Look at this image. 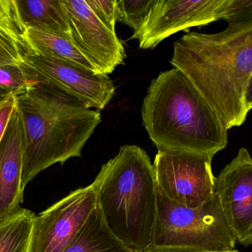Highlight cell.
I'll return each mask as SVG.
<instances>
[{"label":"cell","instance_id":"cell-1","mask_svg":"<svg viewBox=\"0 0 252 252\" xmlns=\"http://www.w3.org/2000/svg\"><path fill=\"white\" fill-rule=\"evenodd\" d=\"M170 63L207 101L227 129L252 108V19L218 33L191 32L174 44Z\"/></svg>","mask_w":252,"mask_h":252},{"label":"cell","instance_id":"cell-2","mask_svg":"<svg viewBox=\"0 0 252 252\" xmlns=\"http://www.w3.org/2000/svg\"><path fill=\"white\" fill-rule=\"evenodd\" d=\"M24 128L22 188L42 171L81 157L101 113L49 84L38 82L16 95Z\"/></svg>","mask_w":252,"mask_h":252},{"label":"cell","instance_id":"cell-3","mask_svg":"<svg viewBox=\"0 0 252 252\" xmlns=\"http://www.w3.org/2000/svg\"><path fill=\"white\" fill-rule=\"evenodd\" d=\"M143 125L158 151L214 156L228 144V129L178 69L161 72L147 90Z\"/></svg>","mask_w":252,"mask_h":252},{"label":"cell","instance_id":"cell-4","mask_svg":"<svg viewBox=\"0 0 252 252\" xmlns=\"http://www.w3.org/2000/svg\"><path fill=\"white\" fill-rule=\"evenodd\" d=\"M92 184L112 233L132 252H145L157 214V184L147 153L138 146H122Z\"/></svg>","mask_w":252,"mask_h":252},{"label":"cell","instance_id":"cell-5","mask_svg":"<svg viewBox=\"0 0 252 252\" xmlns=\"http://www.w3.org/2000/svg\"><path fill=\"white\" fill-rule=\"evenodd\" d=\"M236 243L215 194L203 206L190 209L157 189L156 224L145 252H226L235 249Z\"/></svg>","mask_w":252,"mask_h":252},{"label":"cell","instance_id":"cell-6","mask_svg":"<svg viewBox=\"0 0 252 252\" xmlns=\"http://www.w3.org/2000/svg\"><path fill=\"white\" fill-rule=\"evenodd\" d=\"M251 19L252 0H154L130 39H138L140 49H153L166 38L191 27Z\"/></svg>","mask_w":252,"mask_h":252},{"label":"cell","instance_id":"cell-7","mask_svg":"<svg viewBox=\"0 0 252 252\" xmlns=\"http://www.w3.org/2000/svg\"><path fill=\"white\" fill-rule=\"evenodd\" d=\"M212 161L201 155L158 151L153 163L158 189L178 204L200 207L215 196Z\"/></svg>","mask_w":252,"mask_h":252},{"label":"cell","instance_id":"cell-8","mask_svg":"<svg viewBox=\"0 0 252 252\" xmlns=\"http://www.w3.org/2000/svg\"><path fill=\"white\" fill-rule=\"evenodd\" d=\"M23 65L31 82L49 84L85 103L90 108L103 110L114 95L113 81L104 73H95L33 53L25 56Z\"/></svg>","mask_w":252,"mask_h":252},{"label":"cell","instance_id":"cell-9","mask_svg":"<svg viewBox=\"0 0 252 252\" xmlns=\"http://www.w3.org/2000/svg\"><path fill=\"white\" fill-rule=\"evenodd\" d=\"M97 206L94 184L71 191L36 215L29 252H62Z\"/></svg>","mask_w":252,"mask_h":252},{"label":"cell","instance_id":"cell-10","mask_svg":"<svg viewBox=\"0 0 252 252\" xmlns=\"http://www.w3.org/2000/svg\"><path fill=\"white\" fill-rule=\"evenodd\" d=\"M72 43L98 73L108 75L123 64L126 53L115 32L93 12L86 0H61Z\"/></svg>","mask_w":252,"mask_h":252},{"label":"cell","instance_id":"cell-11","mask_svg":"<svg viewBox=\"0 0 252 252\" xmlns=\"http://www.w3.org/2000/svg\"><path fill=\"white\" fill-rule=\"evenodd\" d=\"M215 194L236 242L252 243V159L242 147L215 179Z\"/></svg>","mask_w":252,"mask_h":252},{"label":"cell","instance_id":"cell-12","mask_svg":"<svg viewBox=\"0 0 252 252\" xmlns=\"http://www.w3.org/2000/svg\"><path fill=\"white\" fill-rule=\"evenodd\" d=\"M23 153L24 128L16 104L0 141V220L18 210L23 203Z\"/></svg>","mask_w":252,"mask_h":252},{"label":"cell","instance_id":"cell-13","mask_svg":"<svg viewBox=\"0 0 252 252\" xmlns=\"http://www.w3.org/2000/svg\"><path fill=\"white\" fill-rule=\"evenodd\" d=\"M25 30L42 29L70 36L68 19L61 0H14Z\"/></svg>","mask_w":252,"mask_h":252},{"label":"cell","instance_id":"cell-14","mask_svg":"<svg viewBox=\"0 0 252 252\" xmlns=\"http://www.w3.org/2000/svg\"><path fill=\"white\" fill-rule=\"evenodd\" d=\"M62 252H132L110 231L97 203L85 225Z\"/></svg>","mask_w":252,"mask_h":252},{"label":"cell","instance_id":"cell-15","mask_svg":"<svg viewBox=\"0 0 252 252\" xmlns=\"http://www.w3.org/2000/svg\"><path fill=\"white\" fill-rule=\"evenodd\" d=\"M24 36L33 54L62 60L98 73L76 49L70 36L36 28L26 29Z\"/></svg>","mask_w":252,"mask_h":252},{"label":"cell","instance_id":"cell-16","mask_svg":"<svg viewBox=\"0 0 252 252\" xmlns=\"http://www.w3.org/2000/svg\"><path fill=\"white\" fill-rule=\"evenodd\" d=\"M35 217L20 207L0 220V252H29Z\"/></svg>","mask_w":252,"mask_h":252},{"label":"cell","instance_id":"cell-17","mask_svg":"<svg viewBox=\"0 0 252 252\" xmlns=\"http://www.w3.org/2000/svg\"><path fill=\"white\" fill-rule=\"evenodd\" d=\"M18 12L0 21V67L21 64L25 56L33 51L26 42Z\"/></svg>","mask_w":252,"mask_h":252},{"label":"cell","instance_id":"cell-18","mask_svg":"<svg viewBox=\"0 0 252 252\" xmlns=\"http://www.w3.org/2000/svg\"><path fill=\"white\" fill-rule=\"evenodd\" d=\"M154 0L117 1L118 22L129 26L136 32L148 14Z\"/></svg>","mask_w":252,"mask_h":252},{"label":"cell","instance_id":"cell-19","mask_svg":"<svg viewBox=\"0 0 252 252\" xmlns=\"http://www.w3.org/2000/svg\"><path fill=\"white\" fill-rule=\"evenodd\" d=\"M86 2L95 16L110 30L116 32L117 0H86Z\"/></svg>","mask_w":252,"mask_h":252},{"label":"cell","instance_id":"cell-20","mask_svg":"<svg viewBox=\"0 0 252 252\" xmlns=\"http://www.w3.org/2000/svg\"><path fill=\"white\" fill-rule=\"evenodd\" d=\"M16 104L17 101L14 95L8 97L5 101L0 103V141L5 134Z\"/></svg>","mask_w":252,"mask_h":252},{"label":"cell","instance_id":"cell-21","mask_svg":"<svg viewBox=\"0 0 252 252\" xmlns=\"http://www.w3.org/2000/svg\"><path fill=\"white\" fill-rule=\"evenodd\" d=\"M15 11L14 0H0V21L11 17Z\"/></svg>","mask_w":252,"mask_h":252},{"label":"cell","instance_id":"cell-22","mask_svg":"<svg viewBox=\"0 0 252 252\" xmlns=\"http://www.w3.org/2000/svg\"><path fill=\"white\" fill-rule=\"evenodd\" d=\"M239 252L238 251L236 250V249H234V250L229 251V252Z\"/></svg>","mask_w":252,"mask_h":252}]
</instances>
